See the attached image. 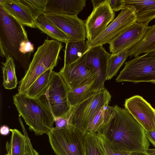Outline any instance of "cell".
<instances>
[{
    "label": "cell",
    "instance_id": "obj_14",
    "mask_svg": "<svg viewBox=\"0 0 155 155\" xmlns=\"http://www.w3.org/2000/svg\"><path fill=\"white\" fill-rule=\"evenodd\" d=\"M150 27L148 24L136 22L110 43V52L114 54L129 50L142 39Z\"/></svg>",
    "mask_w": 155,
    "mask_h": 155
},
{
    "label": "cell",
    "instance_id": "obj_22",
    "mask_svg": "<svg viewBox=\"0 0 155 155\" xmlns=\"http://www.w3.org/2000/svg\"><path fill=\"white\" fill-rule=\"evenodd\" d=\"M88 49L87 43L84 40H70L66 43L64 67L68 65L83 55Z\"/></svg>",
    "mask_w": 155,
    "mask_h": 155
},
{
    "label": "cell",
    "instance_id": "obj_29",
    "mask_svg": "<svg viewBox=\"0 0 155 155\" xmlns=\"http://www.w3.org/2000/svg\"><path fill=\"white\" fill-rule=\"evenodd\" d=\"M29 8L35 21L45 12L48 0H20Z\"/></svg>",
    "mask_w": 155,
    "mask_h": 155
},
{
    "label": "cell",
    "instance_id": "obj_26",
    "mask_svg": "<svg viewBox=\"0 0 155 155\" xmlns=\"http://www.w3.org/2000/svg\"><path fill=\"white\" fill-rule=\"evenodd\" d=\"M128 56V50L111 54L108 61L106 80L111 79L117 74Z\"/></svg>",
    "mask_w": 155,
    "mask_h": 155
},
{
    "label": "cell",
    "instance_id": "obj_24",
    "mask_svg": "<svg viewBox=\"0 0 155 155\" xmlns=\"http://www.w3.org/2000/svg\"><path fill=\"white\" fill-rule=\"evenodd\" d=\"M95 82V81L72 90H68V97L71 106H74L80 103L94 92Z\"/></svg>",
    "mask_w": 155,
    "mask_h": 155
},
{
    "label": "cell",
    "instance_id": "obj_32",
    "mask_svg": "<svg viewBox=\"0 0 155 155\" xmlns=\"http://www.w3.org/2000/svg\"><path fill=\"white\" fill-rule=\"evenodd\" d=\"M54 117L56 125L54 128L56 129H68L75 127L69 123L67 118Z\"/></svg>",
    "mask_w": 155,
    "mask_h": 155
},
{
    "label": "cell",
    "instance_id": "obj_7",
    "mask_svg": "<svg viewBox=\"0 0 155 155\" xmlns=\"http://www.w3.org/2000/svg\"><path fill=\"white\" fill-rule=\"evenodd\" d=\"M116 81L155 83V51L137 56L125 62Z\"/></svg>",
    "mask_w": 155,
    "mask_h": 155
},
{
    "label": "cell",
    "instance_id": "obj_12",
    "mask_svg": "<svg viewBox=\"0 0 155 155\" xmlns=\"http://www.w3.org/2000/svg\"><path fill=\"white\" fill-rule=\"evenodd\" d=\"M43 15L68 36L71 40H85L86 32L85 21L79 18L77 15L52 12H45Z\"/></svg>",
    "mask_w": 155,
    "mask_h": 155
},
{
    "label": "cell",
    "instance_id": "obj_36",
    "mask_svg": "<svg viewBox=\"0 0 155 155\" xmlns=\"http://www.w3.org/2000/svg\"><path fill=\"white\" fill-rule=\"evenodd\" d=\"M105 0H91L93 6V8L98 6L104 1Z\"/></svg>",
    "mask_w": 155,
    "mask_h": 155
},
{
    "label": "cell",
    "instance_id": "obj_8",
    "mask_svg": "<svg viewBox=\"0 0 155 155\" xmlns=\"http://www.w3.org/2000/svg\"><path fill=\"white\" fill-rule=\"evenodd\" d=\"M84 135L76 127L62 129L54 127L47 134L56 155H86L84 144Z\"/></svg>",
    "mask_w": 155,
    "mask_h": 155
},
{
    "label": "cell",
    "instance_id": "obj_13",
    "mask_svg": "<svg viewBox=\"0 0 155 155\" xmlns=\"http://www.w3.org/2000/svg\"><path fill=\"white\" fill-rule=\"evenodd\" d=\"M124 106L145 130L155 128V109L142 97L136 95L126 99Z\"/></svg>",
    "mask_w": 155,
    "mask_h": 155
},
{
    "label": "cell",
    "instance_id": "obj_38",
    "mask_svg": "<svg viewBox=\"0 0 155 155\" xmlns=\"http://www.w3.org/2000/svg\"><path fill=\"white\" fill-rule=\"evenodd\" d=\"M129 155H147L144 152H131Z\"/></svg>",
    "mask_w": 155,
    "mask_h": 155
},
{
    "label": "cell",
    "instance_id": "obj_18",
    "mask_svg": "<svg viewBox=\"0 0 155 155\" xmlns=\"http://www.w3.org/2000/svg\"><path fill=\"white\" fill-rule=\"evenodd\" d=\"M86 0H48L45 12L77 15L86 6Z\"/></svg>",
    "mask_w": 155,
    "mask_h": 155
},
{
    "label": "cell",
    "instance_id": "obj_28",
    "mask_svg": "<svg viewBox=\"0 0 155 155\" xmlns=\"http://www.w3.org/2000/svg\"><path fill=\"white\" fill-rule=\"evenodd\" d=\"M97 134H85L84 144L86 155H103L97 142Z\"/></svg>",
    "mask_w": 155,
    "mask_h": 155
},
{
    "label": "cell",
    "instance_id": "obj_2",
    "mask_svg": "<svg viewBox=\"0 0 155 155\" xmlns=\"http://www.w3.org/2000/svg\"><path fill=\"white\" fill-rule=\"evenodd\" d=\"M34 49L24 25L7 13L0 5V52L1 56L18 61L26 71Z\"/></svg>",
    "mask_w": 155,
    "mask_h": 155
},
{
    "label": "cell",
    "instance_id": "obj_19",
    "mask_svg": "<svg viewBox=\"0 0 155 155\" xmlns=\"http://www.w3.org/2000/svg\"><path fill=\"white\" fill-rule=\"evenodd\" d=\"M128 51L130 57L155 51V24L150 26L142 39Z\"/></svg>",
    "mask_w": 155,
    "mask_h": 155
},
{
    "label": "cell",
    "instance_id": "obj_33",
    "mask_svg": "<svg viewBox=\"0 0 155 155\" xmlns=\"http://www.w3.org/2000/svg\"><path fill=\"white\" fill-rule=\"evenodd\" d=\"M110 5L114 12H117L124 8L123 0H108Z\"/></svg>",
    "mask_w": 155,
    "mask_h": 155
},
{
    "label": "cell",
    "instance_id": "obj_15",
    "mask_svg": "<svg viewBox=\"0 0 155 155\" xmlns=\"http://www.w3.org/2000/svg\"><path fill=\"white\" fill-rule=\"evenodd\" d=\"M111 54L108 53L103 45L92 48L87 51V65L96 72L94 91H97L104 88V83L107 76L108 62Z\"/></svg>",
    "mask_w": 155,
    "mask_h": 155
},
{
    "label": "cell",
    "instance_id": "obj_3",
    "mask_svg": "<svg viewBox=\"0 0 155 155\" xmlns=\"http://www.w3.org/2000/svg\"><path fill=\"white\" fill-rule=\"evenodd\" d=\"M13 100L19 114L36 135L48 134L54 127L53 114L38 99L17 93L13 96Z\"/></svg>",
    "mask_w": 155,
    "mask_h": 155
},
{
    "label": "cell",
    "instance_id": "obj_37",
    "mask_svg": "<svg viewBox=\"0 0 155 155\" xmlns=\"http://www.w3.org/2000/svg\"><path fill=\"white\" fill-rule=\"evenodd\" d=\"M147 155H155V148H149L144 152Z\"/></svg>",
    "mask_w": 155,
    "mask_h": 155
},
{
    "label": "cell",
    "instance_id": "obj_5",
    "mask_svg": "<svg viewBox=\"0 0 155 155\" xmlns=\"http://www.w3.org/2000/svg\"><path fill=\"white\" fill-rule=\"evenodd\" d=\"M68 90L59 72L53 71L48 86L37 98L54 116L67 118L71 107L68 97Z\"/></svg>",
    "mask_w": 155,
    "mask_h": 155
},
{
    "label": "cell",
    "instance_id": "obj_34",
    "mask_svg": "<svg viewBox=\"0 0 155 155\" xmlns=\"http://www.w3.org/2000/svg\"><path fill=\"white\" fill-rule=\"evenodd\" d=\"M145 134L148 140L155 147V128L151 130H145Z\"/></svg>",
    "mask_w": 155,
    "mask_h": 155
},
{
    "label": "cell",
    "instance_id": "obj_39",
    "mask_svg": "<svg viewBox=\"0 0 155 155\" xmlns=\"http://www.w3.org/2000/svg\"><path fill=\"white\" fill-rule=\"evenodd\" d=\"M5 155H10V154L9 153H7Z\"/></svg>",
    "mask_w": 155,
    "mask_h": 155
},
{
    "label": "cell",
    "instance_id": "obj_23",
    "mask_svg": "<svg viewBox=\"0 0 155 155\" xmlns=\"http://www.w3.org/2000/svg\"><path fill=\"white\" fill-rule=\"evenodd\" d=\"M6 58L5 62L2 63L3 74L2 85L5 89L11 90L16 87L18 82L13 59L10 57Z\"/></svg>",
    "mask_w": 155,
    "mask_h": 155
},
{
    "label": "cell",
    "instance_id": "obj_20",
    "mask_svg": "<svg viewBox=\"0 0 155 155\" xmlns=\"http://www.w3.org/2000/svg\"><path fill=\"white\" fill-rule=\"evenodd\" d=\"M113 108V106H109L107 104L98 110L90 120L85 134L99 133L109 119Z\"/></svg>",
    "mask_w": 155,
    "mask_h": 155
},
{
    "label": "cell",
    "instance_id": "obj_9",
    "mask_svg": "<svg viewBox=\"0 0 155 155\" xmlns=\"http://www.w3.org/2000/svg\"><path fill=\"white\" fill-rule=\"evenodd\" d=\"M87 51L71 64L63 67L59 73L68 89L90 84L97 78L95 71L86 64Z\"/></svg>",
    "mask_w": 155,
    "mask_h": 155
},
{
    "label": "cell",
    "instance_id": "obj_10",
    "mask_svg": "<svg viewBox=\"0 0 155 155\" xmlns=\"http://www.w3.org/2000/svg\"><path fill=\"white\" fill-rule=\"evenodd\" d=\"M137 22L134 12L126 7L106 29L91 42L87 44L88 49L110 43L115 38Z\"/></svg>",
    "mask_w": 155,
    "mask_h": 155
},
{
    "label": "cell",
    "instance_id": "obj_30",
    "mask_svg": "<svg viewBox=\"0 0 155 155\" xmlns=\"http://www.w3.org/2000/svg\"><path fill=\"white\" fill-rule=\"evenodd\" d=\"M21 116L20 115H18V118L22 129L23 134L25 136V139L23 145L21 155H39L38 152L33 147Z\"/></svg>",
    "mask_w": 155,
    "mask_h": 155
},
{
    "label": "cell",
    "instance_id": "obj_25",
    "mask_svg": "<svg viewBox=\"0 0 155 155\" xmlns=\"http://www.w3.org/2000/svg\"><path fill=\"white\" fill-rule=\"evenodd\" d=\"M54 68H51L39 77L25 93L29 96L37 98L48 86Z\"/></svg>",
    "mask_w": 155,
    "mask_h": 155
},
{
    "label": "cell",
    "instance_id": "obj_21",
    "mask_svg": "<svg viewBox=\"0 0 155 155\" xmlns=\"http://www.w3.org/2000/svg\"><path fill=\"white\" fill-rule=\"evenodd\" d=\"M36 27L52 38L65 44L71 40L69 37L43 15L35 21Z\"/></svg>",
    "mask_w": 155,
    "mask_h": 155
},
{
    "label": "cell",
    "instance_id": "obj_16",
    "mask_svg": "<svg viewBox=\"0 0 155 155\" xmlns=\"http://www.w3.org/2000/svg\"><path fill=\"white\" fill-rule=\"evenodd\" d=\"M0 5L9 15L24 25L35 28V20L29 8L20 0H0Z\"/></svg>",
    "mask_w": 155,
    "mask_h": 155
},
{
    "label": "cell",
    "instance_id": "obj_31",
    "mask_svg": "<svg viewBox=\"0 0 155 155\" xmlns=\"http://www.w3.org/2000/svg\"><path fill=\"white\" fill-rule=\"evenodd\" d=\"M97 137L98 144L103 155H129L130 153L115 151L110 147L101 136L97 134Z\"/></svg>",
    "mask_w": 155,
    "mask_h": 155
},
{
    "label": "cell",
    "instance_id": "obj_17",
    "mask_svg": "<svg viewBox=\"0 0 155 155\" xmlns=\"http://www.w3.org/2000/svg\"><path fill=\"white\" fill-rule=\"evenodd\" d=\"M124 8L128 7L134 12L137 22L148 24L155 18V0H123Z\"/></svg>",
    "mask_w": 155,
    "mask_h": 155
},
{
    "label": "cell",
    "instance_id": "obj_6",
    "mask_svg": "<svg viewBox=\"0 0 155 155\" xmlns=\"http://www.w3.org/2000/svg\"><path fill=\"white\" fill-rule=\"evenodd\" d=\"M111 95L105 88L94 91L79 104L71 106L67 119L69 123L84 134L92 117L98 110L111 100Z\"/></svg>",
    "mask_w": 155,
    "mask_h": 155
},
{
    "label": "cell",
    "instance_id": "obj_4",
    "mask_svg": "<svg viewBox=\"0 0 155 155\" xmlns=\"http://www.w3.org/2000/svg\"><path fill=\"white\" fill-rule=\"evenodd\" d=\"M63 47L61 43L56 40H45L43 44L38 48L28 70L19 81L18 93H25L39 77L57 65Z\"/></svg>",
    "mask_w": 155,
    "mask_h": 155
},
{
    "label": "cell",
    "instance_id": "obj_35",
    "mask_svg": "<svg viewBox=\"0 0 155 155\" xmlns=\"http://www.w3.org/2000/svg\"><path fill=\"white\" fill-rule=\"evenodd\" d=\"M10 131V129L6 125H2L0 128V132L1 134L2 135L6 136L8 135Z\"/></svg>",
    "mask_w": 155,
    "mask_h": 155
},
{
    "label": "cell",
    "instance_id": "obj_11",
    "mask_svg": "<svg viewBox=\"0 0 155 155\" xmlns=\"http://www.w3.org/2000/svg\"><path fill=\"white\" fill-rule=\"evenodd\" d=\"M115 14L111 9L108 0L94 8L85 21L87 44L94 40L114 19Z\"/></svg>",
    "mask_w": 155,
    "mask_h": 155
},
{
    "label": "cell",
    "instance_id": "obj_1",
    "mask_svg": "<svg viewBox=\"0 0 155 155\" xmlns=\"http://www.w3.org/2000/svg\"><path fill=\"white\" fill-rule=\"evenodd\" d=\"M97 134L116 151L144 152L150 146L145 130L125 109L117 105L113 106L109 119Z\"/></svg>",
    "mask_w": 155,
    "mask_h": 155
},
{
    "label": "cell",
    "instance_id": "obj_27",
    "mask_svg": "<svg viewBox=\"0 0 155 155\" xmlns=\"http://www.w3.org/2000/svg\"><path fill=\"white\" fill-rule=\"evenodd\" d=\"M10 131L12 133L10 142L6 143L7 153L10 155H21L25 136L17 129H11Z\"/></svg>",
    "mask_w": 155,
    "mask_h": 155
}]
</instances>
